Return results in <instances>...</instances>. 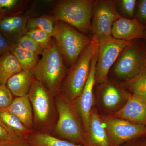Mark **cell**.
Masks as SVG:
<instances>
[{
	"label": "cell",
	"instance_id": "1",
	"mask_svg": "<svg viewBox=\"0 0 146 146\" xmlns=\"http://www.w3.org/2000/svg\"><path fill=\"white\" fill-rule=\"evenodd\" d=\"M42 56L32 71L35 79L41 82L50 94H54L60 89L68 71L54 39Z\"/></svg>",
	"mask_w": 146,
	"mask_h": 146
},
{
	"label": "cell",
	"instance_id": "2",
	"mask_svg": "<svg viewBox=\"0 0 146 146\" xmlns=\"http://www.w3.org/2000/svg\"><path fill=\"white\" fill-rule=\"evenodd\" d=\"M97 0H60L52 5L56 21L68 24L84 34H92L91 20Z\"/></svg>",
	"mask_w": 146,
	"mask_h": 146
},
{
	"label": "cell",
	"instance_id": "3",
	"mask_svg": "<svg viewBox=\"0 0 146 146\" xmlns=\"http://www.w3.org/2000/svg\"><path fill=\"white\" fill-rule=\"evenodd\" d=\"M53 37L65 64L70 68L92 41V38L60 21L56 22Z\"/></svg>",
	"mask_w": 146,
	"mask_h": 146
},
{
	"label": "cell",
	"instance_id": "4",
	"mask_svg": "<svg viewBox=\"0 0 146 146\" xmlns=\"http://www.w3.org/2000/svg\"><path fill=\"white\" fill-rule=\"evenodd\" d=\"M98 48V41L92 38L91 44L82 53L68 72L63 90L71 102L75 101L82 93L89 77L92 58Z\"/></svg>",
	"mask_w": 146,
	"mask_h": 146
},
{
	"label": "cell",
	"instance_id": "5",
	"mask_svg": "<svg viewBox=\"0 0 146 146\" xmlns=\"http://www.w3.org/2000/svg\"><path fill=\"white\" fill-rule=\"evenodd\" d=\"M146 63V43L137 39L123 50L111 70L113 75L126 82L137 75Z\"/></svg>",
	"mask_w": 146,
	"mask_h": 146
},
{
	"label": "cell",
	"instance_id": "6",
	"mask_svg": "<svg viewBox=\"0 0 146 146\" xmlns=\"http://www.w3.org/2000/svg\"><path fill=\"white\" fill-rule=\"evenodd\" d=\"M64 99L60 98L56 102L58 119L55 126L56 132L62 138L86 146L85 132L75 106L69 100Z\"/></svg>",
	"mask_w": 146,
	"mask_h": 146
},
{
	"label": "cell",
	"instance_id": "7",
	"mask_svg": "<svg viewBox=\"0 0 146 146\" xmlns=\"http://www.w3.org/2000/svg\"><path fill=\"white\" fill-rule=\"evenodd\" d=\"M130 42L116 39L112 36L98 41L96 82L101 84L107 81L110 71L122 51Z\"/></svg>",
	"mask_w": 146,
	"mask_h": 146
},
{
	"label": "cell",
	"instance_id": "8",
	"mask_svg": "<svg viewBox=\"0 0 146 146\" xmlns=\"http://www.w3.org/2000/svg\"><path fill=\"white\" fill-rule=\"evenodd\" d=\"M116 0H98L91 20L92 38L100 41L112 36L114 23L121 18L116 9Z\"/></svg>",
	"mask_w": 146,
	"mask_h": 146
},
{
	"label": "cell",
	"instance_id": "9",
	"mask_svg": "<svg viewBox=\"0 0 146 146\" xmlns=\"http://www.w3.org/2000/svg\"><path fill=\"white\" fill-rule=\"evenodd\" d=\"M112 146H121L137 138L146 136V126L126 120L101 117Z\"/></svg>",
	"mask_w": 146,
	"mask_h": 146
},
{
	"label": "cell",
	"instance_id": "10",
	"mask_svg": "<svg viewBox=\"0 0 146 146\" xmlns=\"http://www.w3.org/2000/svg\"><path fill=\"white\" fill-rule=\"evenodd\" d=\"M98 51L95 53L91 61L90 73L87 81L80 96L75 101V106L82 122L86 133L94 102V89L96 83V70Z\"/></svg>",
	"mask_w": 146,
	"mask_h": 146
},
{
	"label": "cell",
	"instance_id": "11",
	"mask_svg": "<svg viewBox=\"0 0 146 146\" xmlns=\"http://www.w3.org/2000/svg\"><path fill=\"white\" fill-rule=\"evenodd\" d=\"M49 93L41 82L33 79L27 95L32 105L35 118L38 122H45L50 115Z\"/></svg>",
	"mask_w": 146,
	"mask_h": 146
},
{
	"label": "cell",
	"instance_id": "12",
	"mask_svg": "<svg viewBox=\"0 0 146 146\" xmlns=\"http://www.w3.org/2000/svg\"><path fill=\"white\" fill-rule=\"evenodd\" d=\"M112 117L146 126V101L130 94L124 105Z\"/></svg>",
	"mask_w": 146,
	"mask_h": 146
},
{
	"label": "cell",
	"instance_id": "13",
	"mask_svg": "<svg viewBox=\"0 0 146 146\" xmlns=\"http://www.w3.org/2000/svg\"><path fill=\"white\" fill-rule=\"evenodd\" d=\"M146 27L136 18L121 17L113 24L111 35L115 39L129 42L144 39Z\"/></svg>",
	"mask_w": 146,
	"mask_h": 146
},
{
	"label": "cell",
	"instance_id": "14",
	"mask_svg": "<svg viewBox=\"0 0 146 146\" xmlns=\"http://www.w3.org/2000/svg\"><path fill=\"white\" fill-rule=\"evenodd\" d=\"M28 18L20 14L7 15L0 19V31L12 44L25 35Z\"/></svg>",
	"mask_w": 146,
	"mask_h": 146
},
{
	"label": "cell",
	"instance_id": "15",
	"mask_svg": "<svg viewBox=\"0 0 146 146\" xmlns=\"http://www.w3.org/2000/svg\"><path fill=\"white\" fill-rule=\"evenodd\" d=\"M85 138L86 146H112L101 117L94 110L90 115Z\"/></svg>",
	"mask_w": 146,
	"mask_h": 146
},
{
	"label": "cell",
	"instance_id": "16",
	"mask_svg": "<svg viewBox=\"0 0 146 146\" xmlns=\"http://www.w3.org/2000/svg\"><path fill=\"white\" fill-rule=\"evenodd\" d=\"M99 84L102 102L107 109L117 108L123 102H126L130 94L108 80Z\"/></svg>",
	"mask_w": 146,
	"mask_h": 146
},
{
	"label": "cell",
	"instance_id": "17",
	"mask_svg": "<svg viewBox=\"0 0 146 146\" xmlns=\"http://www.w3.org/2000/svg\"><path fill=\"white\" fill-rule=\"evenodd\" d=\"M33 77L32 70H22L9 79L6 85L12 95L23 96L28 94Z\"/></svg>",
	"mask_w": 146,
	"mask_h": 146
},
{
	"label": "cell",
	"instance_id": "18",
	"mask_svg": "<svg viewBox=\"0 0 146 146\" xmlns=\"http://www.w3.org/2000/svg\"><path fill=\"white\" fill-rule=\"evenodd\" d=\"M7 110L19 118L24 125L30 129L33 125L32 110L28 95L17 97L13 101Z\"/></svg>",
	"mask_w": 146,
	"mask_h": 146
},
{
	"label": "cell",
	"instance_id": "19",
	"mask_svg": "<svg viewBox=\"0 0 146 146\" xmlns=\"http://www.w3.org/2000/svg\"><path fill=\"white\" fill-rule=\"evenodd\" d=\"M0 122L11 136L22 138L29 135L31 130L24 125L18 117L6 109H0Z\"/></svg>",
	"mask_w": 146,
	"mask_h": 146
},
{
	"label": "cell",
	"instance_id": "20",
	"mask_svg": "<svg viewBox=\"0 0 146 146\" xmlns=\"http://www.w3.org/2000/svg\"><path fill=\"white\" fill-rule=\"evenodd\" d=\"M22 70L17 59L10 52L0 56V84H6L9 79Z\"/></svg>",
	"mask_w": 146,
	"mask_h": 146
},
{
	"label": "cell",
	"instance_id": "21",
	"mask_svg": "<svg viewBox=\"0 0 146 146\" xmlns=\"http://www.w3.org/2000/svg\"><path fill=\"white\" fill-rule=\"evenodd\" d=\"M9 52L16 57L22 70H32L39 60V56L23 49L16 44L12 45Z\"/></svg>",
	"mask_w": 146,
	"mask_h": 146
},
{
	"label": "cell",
	"instance_id": "22",
	"mask_svg": "<svg viewBox=\"0 0 146 146\" xmlns=\"http://www.w3.org/2000/svg\"><path fill=\"white\" fill-rule=\"evenodd\" d=\"M29 143L32 146H84L43 133L33 134L30 137Z\"/></svg>",
	"mask_w": 146,
	"mask_h": 146
},
{
	"label": "cell",
	"instance_id": "23",
	"mask_svg": "<svg viewBox=\"0 0 146 146\" xmlns=\"http://www.w3.org/2000/svg\"><path fill=\"white\" fill-rule=\"evenodd\" d=\"M129 93L146 101V63L140 72L133 78L125 82Z\"/></svg>",
	"mask_w": 146,
	"mask_h": 146
},
{
	"label": "cell",
	"instance_id": "24",
	"mask_svg": "<svg viewBox=\"0 0 146 146\" xmlns=\"http://www.w3.org/2000/svg\"><path fill=\"white\" fill-rule=\"evenodd\" d=\"M56 22L53 16H44L29 18L27 23V30L39 29L53 37Z\"/></svg>",
	"mask_w": 146,
	"mask_h": 146
},
{
	"label": "cell",
	"instance_id": "25",
	"mask_svg": "<svg viewBox=\"0 0 146 146\" xmlns=\"http://www.w3.org/2000/svg\"><path fill=\"white\" fill-rule=\"evenodd\" d=\"M137 2L136 0H118L116 3L117 11L123 18L133 19Z\"/></svg>",
	"mask_w": 146,
	"mask_h": 146
},
{
	"label": "cell",
	"instance_id": "26",
	"mask_svg": "<svg viewBox=\"0 0 146 146\" xmlns=\"http://www.w3.org/2000/svg\"><path fill=\"white\" fill-rule=\"evenodd\" d=\"M25 35L30 37L44 49L50 47L52 42V37L46 32L39 29L27 30Z\"/></svg>",
	"mask_w": 146,
	"mask_h": 146
},
{
	"label": "cell",
	"instance_id": "27",
	"mask_svg": "<svg viewBox=\"0 0 146 146\" xmlns=\"http://www.w3.org/2000/svg\"><path fill=\"white\" fill-rule=\"evenodd\" d=\"M15 44L23 49L26 50L38 56L42 55L44 50L42 46L26 35L22 36Z\"/></svg>",
	"mask_w": 146,
	"mask_h": 146
},
{
	"label": "cell",
	"instance_id": "28",
	"mask_svg": "<svg viewBox=\"0 0 146 146\" xmlns=\"http://www.w3.org/2000/svg\"><path fill=\"white\" fill-rule=\"evenodd\" d=\"M13 96L6 84H0V109H7L13 100Z\"/></svg>",
	"mask_w": 146,
	"mask_h": 146
},
{
	"label": "cell",
	"instance_id": "29",
	"mask_svg": "<svg viewBox=\"0 0 146 146\" xmlns=\"http://www.w3.org/2000/svg\"><path fill=\"white\" fill-rule=\"evenodd\" d=\"M135 18L146 27V0L137 1Z\"/></svg>",
	"mask_w": 146,
	"mask_h": 146
},
{
	"label": "cell",
	"instance_id": "30",
	"mask_svg": "<svg viewBox=\"0 0 146 146\" xmlns=\"http://www.w3.org/2000/svg\"><path fill=\"white\" fill-rule=\"evenodd\" d=\"M0 146H32L29 143L22 138H13L5 141H0Z\"/></svg>",
	"mask_w": 146,
	"mask_h": 146
},
{
	"label": "cell",
	"instance_id": "31",
	"mask_svg": "<svg viewBox=\"0 0 146 146\" xmlns=\"http://www.w3.org/2000/svg\"><path fill=\"white\" fill-rule=\"evenodd\" d=\"M12 45L0 31V56L10 51Z\"/></svg>",
	"mask_w": 146,
	"mask_h": 146
},
{
	"label": "cell",
	"instance_id": "32",
	"mask_svg": "<svg viewBox=\"0 0 146 146\" xmlns=\"http://www.w3.org/2000/svg\"><path fill=\"white\" fill-rule=\"evenodd\" d=\"M121 146H146V136L129 141Z\"/></svg>",
	"mask_w": 146,
	"mask_h": 146
},
{
	"label": "cell",
	"instance_id": "33",
	"mask_svg": "<svg viewBox=\"0 0 146 146\" xmlns=\"http://www.w3.org/2000/svg\"><path fill=\"white\" fill-rule=\"evenodd\" d=\"M16 138L9 133L3 127L0 125V141H5Z\"/></svg>",
	"mask_w": 146,
	"mask_h": 146
},
{
	"label": "cell",
	"instance_id": "34",
	"mask_svg": "<svg viewBox=\"0 0 146 146\" xmlns=\"http://www.w3.org/2000/svg\"><path fill=\"white\" fill-rule=\"evenodd\" d=\"M7 15H9L8 13H0V19Z\"/></svg>",
	"mask_w": 146,
	"mask_h": 146
},
{
	"label": "cell",
	"instance_id": "35",
	"mask_svg": "<svg viewBox=\"0 0 146 146\" xmlns=\"http://www.w3.org/2000/svg\"><path fill=\"white\" fill-rule=\"evenodd\" d=\"M144 41H145V43H146V27L145 29V37H144V39H143Z\"/></svg>",
	"mask_w": 146,
	"mask_h": 146
},
{
	"label": "cell",
	"instance_id": "36",
	"mask_svg": "<svg viewBox=\"0 0 146 146\" xmlns=\"http://www.w3.org/2000/svg\"><path fill=\"white\" fill-rule=\"evenodd\" d=\"M0 125H1L3 126L2 125L1 123V122H0Z\"/></svg>",
	"mask_w": 146,
	"mask_h": 146
},
{
	"label": "cell",
	"instance_id": "37",
	"mask_svg": "<svg viewBox=\"0 0 146 146\" xmlns=\"http://www.w3.org/2000/svg\"></svg>",
	"mask_w": 146,
	"mask_h": 146
}]
</instances>
